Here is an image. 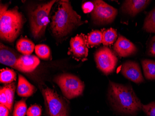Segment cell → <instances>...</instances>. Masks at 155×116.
Masks as SVG:
<instances>
[{"instance_id":"obj_6","label":"cell","mask_w":155,"mask_h":116,"mask_svg":"<svg viewBox=\"0 0 155 116\" xmlns=\"http://www.w3.org/2000/svg\"><path fill=\"white\" fill-rule=\"evenodd\" d=\"M42 92L49 116H68L67 104L57 92L48 87L43 88Z\"/></svg>"},{"instance_id":"obj_20","label":"cell","mask_w":155,"mask_h":116,"mask_svg":"<svg viewBox=\"0 0 155 116\" xmlns=\"http://www.w3.org/2000/svg\"><path fill=\"white\" fill-rule=\"evenodd\" d=\"M102 33V43L104 46H107L113 44L117 39V32L112 28L104 30Z\"/></svg>"},{"instance_id":"obj_19","label":"cell","mask_w":155,"mask_h":116,"mask_svg":"<svg viewBox=\"0 0 155 116\" xmlns=\"http://www.w3.org/2000/svg\"><path fill=\"white\" fill-rule=\"evenodd\" d=\"M143 28L148 33L155 34V8L145 17Z\"/></svg>"},{"instance_id":"obj_29","label":"cell","mask_w":155,"mask_h":116,"mask_svg":"<svg viewBox=\"0 0 155 116\" xmlns=\"http://www.w3.org/2000/svg\"><path fill=\"white\" fill-rule=\"evenodd\" d=\"M94 8V4L93 2H84L82 5V9L84 13H91Z\"/></svg>"},{"instance_id":"obj_27","label":"cell","mask_w":155,"mask_h":116,"mask_svg":"<svg viewBox=\"0 0 155 116\" xmlns=\"http://www.w3.org/2000/svg\"><path fill=\"white\" fill-rule=\"evenodd\" d=\"M41 109L37 105H34L29 107L27 111V116H41Z\"/></svg>"},{"instance_id":"obj_25","label":"cell","mask_w":155,"mask_h":116,"mask_svg":"<svg viewBox=\"0 0 155 116\" xmlns=\"http://www.w3.org/2000/svg\"><path fill=\"white\" fill-rule=\"evenodd\" d=\"M142 111L146 116H155V101L143 104Z\"/></svg>"},{"instance_id":"obj_17","label":"cell","mask_w":155,"mask_h":116,"mask_svg":"<svg viewBox=\"0 0 155 116\" xmlns=\"http://www.w3.org/2000/svg\"><path fill=\"white\" fill-rule=\"evenodd\" d=\"M141 63L145 78L149 81H155V61L144 59Z\"/></svg>"},{"instance_id":"obj_9","label":"cell","mask_w":155,"mask_h":116,"mask_svg":"<svg viewBox=\"0 0 155 116\" xmlns=\"http://www.w3.org/2000/svg\"><path fill=\"white\" fill-rule=\"evenodd\" d=\"M87 36L84 34L77 35L70 42L69 55L77 61H86L88 55Z\"/></svg>"},{"instance_id":"obj_7","label":"cell","mask_w":155,"mask_h":116,"mask_svg":"<svg viewBox=\"0 0 155 116\" xmlns=\"http://www.w3.org/2000/svg\"><path fill=\"white\" fill-rule=\"evenodd\" d=\"M94 8L91 12L93 21L97 24H107L111 23L117 14L116 8L101 0L93 2Z\"/></svg>"},{"instance_id":"obj_16","label":"cell","mask_w":155,"mask_h":116,"mask_svg":"<svg viewBox=\"0 0 155 116\" xmlns=\"http://www.w3.org/2000/svg\"><path fill=\"white\" fill-rule=\"evenodd\" d=\"M34 43L27 38H21L16 43V48L20 53L24 55H29L35 50Z\"/></svg>"},{"instance_id":"obj_26","label":"cell","mask_w":155,"mask_h":116,"mask_svg":"<svg viewBox=\"0 0 155 116\" xmlns=\"http://www.w3.org/2000/svg\"><path fill=\"white\" fill-rule=\"evenodd\" d=\"M146 55L149 56L155 57V35L150 40L147 47Z\"/></svg>"},{"instance_id":"obj_12","label":"cell","mask_w":155,"mask_h":116,"mask_svg":"<svg viewBox=\"0 0 155 116\" xmlns=\"http://www.w3.org/2000/svg\"><path fill=\"white\" fill-rule=\"evenodd\" d=\"M149 0H126L122 6V10L130 16H136L149 5Z\"/></svg>"},{"instance_id":"obj_18","label":"cell","mask_w":155,"mask_h":116,"mask_svg":"<svg viewBox=\"0 0 155 116\" xmlns=\"http://www.w3.org/2000/svg\"><path fill=\"white\" fill-rule=\"evenodd\" d=\"M87 45L89 47H95L102 43V31L100 30L92 31L87 36Z\"/></svg>"},{"instance_id":"obj_24","label":"cell","mask_w":155,"mask_h":116,"mask_svg":"<svg viewBox=\"0 0 155 116\" xmlns=\"http://www.w3.org/2000/svg\"><path fill=\"white\" fill-rule=\"evenodd\" d=\"M27 106L24 99L18 101L14 107L13 116H25L27 113Z\"/></svg>"},{"instance_id":"obj_21","label":"cell","mask_w":155,"mask_h":116,"mask_svg":"<svg viewBox=\"0 0 155 116\" xmlns=\"http://www.w3.org/2000/svg\"><path fill=\"white\" fill-rule=\"evenodd\" d=\"M16 75L13 70L2 69L0 73V81L2 83L10 84L15 81Z\"/></svg>"},{"instance_id":"obj_11","label":"cell","mask_w":155,"mask_h":116,"mask_svg":"<svg viewBox=\"0 0 155 116\" xmlns=\"http://www.w3.org/2000/svg\"><path fill=\"white\" fill-rule=\"evenodd\" d=\"M115 52L120 57H126L137 52L135 45L123 36L119 35L114 46Z\"/></svg>"},{"instance_id":"obj_23","label":"cell","mask_w":155,"mask_h":116,"mask_svg":"<svg viewBox=\"0 0 155 116\" xmlns=\"http://www.w3.org/2000/svg\"><path fill=\"white\" fill-rule=\"evenodd\" d=\"M35 52L39 58L44 60H47L51 55L50 49L47 45L40 44L35 47Z\"/></svg>"},{"instance_id":"obj_8","label":"cell","mask_w":155,"mask_h":116,"mask_svg":"<svg viewBox=\"0 0 155 116\" xmlns=\"http://www.w3.org/2000/svg\"><path fill=\"white\" fill-rule=\"evenodd\" d=\"M97 66L105 75L114 72L117 62V58L112 50L107 47L97 50L95 54Z\"/></svg>"},{"instance_id":"obj_15","label":"cell","mask_w":155,"mask_h":116,"mask_svg":"<svg viewBox=\"0 0 155 116\" xmlns=\"http://www.w3.org/2000/svg\"><path fill=\"white\" fill-rule=\"evenodd\" d=\"M35 88L21 75H19L17 93L22 97L31 96L35 91Z\"/></svg>"},{"instance_id":"obj_2","label":"cell","mask_w":155,"mask_h":116,"mask_svg":"<svg viewBox=\"0 0 155 116\" xmlns=\"http://www.w3.org/2000/svg\"><path fill=\"white\" fill-rule=\"evenodd\" d=\"M86 23L81 15L73 9L68 1H61L52 17L51 28L56 36L64 37L77 27Z\"/></svg>"},{"instance_id":"obj_13","label":"cell","mask_w":155,"mask_h":116,"mask_svg":"<svg viewBox=\"0 0 155 116\" xmlns=\"http://www.w3.org/2000/svg\"><path fill=\"white\" fill-rule=\"evenodd\" d=\"M21 56L13 49L1 43L0 62L2 64L16 69L17 62Z\"/></svg>"},{"instance_id":"obj_5","label":"cell","mask_w":155,"mask_h":116,"mask_svg":"<svg viewBox=\"0 0 155 116\" xmlns=\"http://www.w3.org/2000/svg\"><path fill=\"white\" fill-rule=\"evenodd\" d=\"M54 81L57 84L63 94L68 99H72L81 95L84 88V85L76 76L64 74L55 77Z\"/></svg>"},{"instance_id":"obj_14","label":"cell","mask_w":155,"mask_h":116,"mask_svg":"<svg viewBox=\"0 0 155 116\" xmlns=\"http://www.w3.org/2000/svg\"><path fill=\"white\" fill-rule=\"evenodd\" d=\"M39 58L35 55H21L17 62L16 69L24 72H30L40 64Z\"/></svg>"},{"instance_id":"obj_3","label":"cell","mask_w":155,"mask_h":116,"mask_svg":"<svg viewBox=\"0 0 155 116\" xmlns=\"http://www.w3.org/2000/svg\"><path fill=\"white\" fill-rule=\"evenodd\" d=\"M8 7V5H1L0 37L12 43L21 33L25 20L17 7L7 10Z\"/></svg>"},{"instance_id":"obj_22","label":"cell","mask_w":155,"mask_h":116,"mask_svg":"<svg viewBox=\"0 0 155 116\" xmlns=\"http://www.w3.org/2000/svg\"><path fill=\"white\" fill-rule=\"evenodd\" d=\"M4 88L5 89V92L7 97V100H8V108L9 110L11 111L13 102H14L15 92V84L14 83L9 84L4 86Z\"/></svg>"},{"instance_id":"obj_4","label":"cell","mask_w":155,"mask_h":116,"mask_svg":"<svg viewBox=\"0 0 155 116\" xmlns=\"http://www.w3.org/2000/svg\"><path fill=\"white\" fill-rule=\"evenodd\" d=\"M56 1L37 6L30 14V25L33 37L39 38L44 35L47 25L49 22V15L52 7Z\"/></svg>"},{"instance_id":"obj_30","label":"cell","mask_w":155,"mask_h":116,"mask_svg":"<svg viewBox=\"0 0 155 116\" xmlns=\"http://www.w3.org/2000/svg\"><path fill=\"white\" fill-rule=\"evenodd\" d=\"M9 109L5 105H0V116H8Z\"/></svg>"},{"instance_id":"obj_1","label":"cell","mask_w":155,"mask_h":116,"mask_svg":"<svg viewBox=\"0 0 155 116\" xmlns=\"http://www.w3.org/2000/svg\"><path fill=\"white\" fill-rule=\"evenodd\" d=\"M108 99L114 112L123 116H136L143 104L132 86L109 81Z\"/></svg>"},{"instance_id":"obj_10","label":"cell","mask_w":155,"mask_h":116,"mask_svg":"<svg viewBox=\"0 0 155 116\" xmlns=\"http://www.w3.org/2000/svg\"><path fill=\"white\" fill-rule=\"evenodd\" d=\"M123 75L135 83L139 84L144 80L139 64L134 61H128L123 64L121 68Z\"/></svg>"},{"instance_id":"obj_28","label":"cell","mask_w":155,"mask_h":116,"mask_svg":"<svg viewBox=\"0 0 155 116\" xmlns=\"http://www.w3.org/2000/svg\"><path fill=\"white\" fill-rule=\"evenodd\" d=\"M0 103L1 104L5 105L6 107H8V100H7L4 87L1 88V90H0Z\"/></svg>"}]
</instances>
